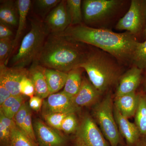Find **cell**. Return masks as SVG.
I'll return each instance as SVG.
<instances>
[{"mask_svg":"<svg viewBox=\"0 0 146 146\" xmlns=\"http://www.w3.org/2000/svg\"><path fill=\"white\" fill-rule=\"evenodd\" d=\"M30 110V109L29 106L27 103H24L13 118V119L16 123V126L21 130L23 129L25 119Z\"/></svg>","mask_w":146,"mask_h":146,"instance_id":"obj_32","label":"cell"},{"mask_svg":"<svg viewBox=\"0 0 146 146\" xmlns=\"http://www.w3.org/2000/svg\"><path fill=\"white\" fill-rule=\"evenodd\" d=\"M132 63L142 70L146 69V40L143 42H138Z\"/></svg>","mask_w":146,"mask_h":146,"instance_id":"obj_25","label":"cell"},{"mask_svg":"<svg viewBox=\"0 0 146 146\" xmlns=\"http://www.w3.org/2000/svg\"><path fill=\"white\" fill-rule=\"evenodd\" d=\"M135 123L141 136H146V94H139L138 106L134 115Z\"/></svg>","mask_w":146,"mask_h":146,"instance_id":"obj_22","label":"cell"},{"mask_svg":"<svg viewBox=\"0 0 146 146\" xmlns=\"http://www.w3.org/2000/svg\"><path fill=\"white\" fill-rule=\"evenodd\" d=\"M72 112H56L43 115L44 119L50 126L57 129H60L62 122Z\"/></svg>","mask_w":146,"mask_h":146,"instance_id":"obj_27","label":"cell"},{"mask_svg":"<svg viewBox=\"0 0 146 146\" xmlns=\"http://www.w3.org/2000/svg\"><path fill=\"white\" fill-rule=\"evenodd\" d=\"M33 126L36 140L40 146H63L65 144V139L63 136L42 120H35Z\"/></svg>","mask_w":146,"mask_h":146,"instance_id":"obj_12","label":"cell"},{"mask_svg":"<svg viewBox=\"0 0 146 146\" xmlns=\"http://www.w3.org/2000/svg\"><path fill=\"white\" fill-rule=\"evenodd\" d=\"M136 146H146V139L139 140Z\"/></svg>","mask_w":146,"mask_h":146,"instance_id":"obj_40","label":"cell"},{"mask_svg":"<svg viewBox=\"0 0 146 146\" xmlns=\"http://www.w3.org/2000/svg\"><path fill=\"white\" fill-rule=\"evenodd\" d=\"M12 131L0 121L1 146H11V138Z\"/></svg>","mask_w":146,"mask_h":146,"instance_id":"obj_33","label":"cell"},{"mask_svg":"<svg viewBox=\"0 0 146 146\" xmlns=\"http://www.w3.org/2000/svg\"><path fill=\"white\" fill-rule=\"evenodd\" d=\"M28 74L25 68L7 67L0 65V83L2 84L12 96H19L20 84L24 76Z\"/></svg>","mask_w":146,"mask_h":146,"instance_id":"obj_10","label":"cell"},{"mask_svg":"<svg viewBox=\"0 0 146 146\" xmlns=\"http://www.w3.org/2000/svg\"><path fill=\"white\" fill-rule=\"evenodd\" d=\"M11 146H36V144L16 126L11 131Z\"/></svg>","mask_w":146,"mask_h":146,"instance_id":"obj_24","label":"cell"},{"mask_svg":"<svg viewBox=\"0 0 146 146\" xmlns=\"http://www.w3.org/2000/svg\"><path fill=\"white\" fill-rule=\"evenodd\" d=\"M114 102L109 93L94 105L93 115L95 121L100 126V130L110 146H118L121 136L115 120Z\"/></svg>","mask_w":146,"mask_h":146,"instance_id":"obj_5","label":"cell"},{"mask_svg":"<svg viewBox=\"0 0 146 146\" xmlns=\"http://www.w3.org/2000/svg\"><path fill=\"white\" fill-rule=\"evenodd\" d=\"M21 96H11L9 97L1 105L0 110L2 111L3 114L7 112L10 109V108L15 103V102L18 100L19 97Z\"/></svg>","mask_w":146,"mask_h":146,"instance_id":"obj_36","label":"cell"},{"mask_svg":"<svg viewBox=\"0 0 146 146\" xmlns=\"http://www.w3.org/2000/svg\"><path fill=\"white\" fill-rule=\"evenodd\" d=\"M13 40L11 38L0 39V65H7L13 50Z\"/></svg>","mask_w":146,"mask_h":146,"instance_id":"obj_26","label":"cell"},{"mask_svg":"<svg viewBox=\"0 0 146 146\" xmlns=\"http://www.w3.org/2000/svg\"><path fill=\"white\" fill-rule=\"evenodd\" d=\"M79 108L73 102L72 99L63 91L50 94L44 101L42 106L43 115L56 112H72L75 113Z\"/></svg>","mask_w":146,"mask_h":146,"instance_id":"obj_11","label":"cell"},{"mask_svg":"<svg viewBox=\"0 0 146 146\" xmlns=\"http://www.w3.org/2000/svg\"><path fill=\"white\" fill-rule=\"evenodd\" d=\"M75 146H86L81 142V141L79 140L78 139H77L75 145Z\"/></svg>","mask_w":146,"mask_h":146,"instance_id":"obj_41","label":"cell"},{"mask_svg":"<svg viewBox=\"0 0 146 146\" xmlns=\"http://www.w3.org/2000/svg\"><path fill=\"white\" fill-rule=\"evenodd\" d=\"M0 121L2 122L11 131L13 130L17 126L14 120L6 117L1 110H0Z\"/></svg>","mask_w":146,"mask_h":146,"instance_id":"obj_38","label":"cell"},{"mask_svg":"<svg viewBox=\"0 0 146 146\" xmlns=\"http://www.w3.org/2000/svg\"><path fill=\"white\" fill-rule=\"evenodd\" d=\"M20 92L21 95L32 98L35 95V88L28 74L24 76L20 84Z\"/></svg>","mask_w":146,"mask_h":146,"instance_id":"obj_30","label":"cell"},{"mask_svg":"<svg viewBox=\"0 0 146 146\" xmlns=\"http://www.w3.org/2000/svg\"><path fill=\"white\" fill-rule=\"evenodd\" d=\"M75 113L69 114L62 122L60 129L66 133H72L77 131L79 124Z\"/></svg>","mask_w":146,"mask_h":146,"instance_id":"obj_29","label":"cell"},{"mask_svg":"<svg viewBox=\"0 0 146 146\" xmlns=\"http://www.w3.org/2000/svg\"><path fill=\"white\" fill-rule=\"evenodd\" d=\"M24 103V98L21 95L19 97L18 100L15 102V103L10 108V109L8 111L4 114L7 117L13 119L14 116L19 111Z\"/></svg>","mask_w":146,"mask_h":146,"instance_id":"obj_34","label":"cell"},{"mask_svg":"<svg viewBox=\"0 0 146 146\" xmlns=\"http://www.w3.org/2000/svg\"><path fill=\"white\" fill-rule=\"evenodd\" d=\"M103 50L87 51L80 67L86 71L89 80L102 94L118 83L121 73L119 62Z\"/></svg>","mask_w":146,"mask_h":146,"instance_id":"obj_3","label":"cell"},{"mask_svg":"<svg viewBox=\"0 0 146 146\" xmlns=\"http://www.w3.org/2000/svg\"><path fill=\"white\" fill-rule=\"evenodd\" d=\"M142 70L133 66L122 74L118 81L115 96L136 92L141 84Z\"/></svg>","mask_w":146,"mask_h":146,"instance_id":"obj_13","label":"cell"},{"mask_svg":"<svg viewBox=\"0 0 146 146\" xmlns=\"http://www.w3.org/2000/svg\"><path fill=\"white\" fill-rule=\"evenodd\" d=\"M32 1L30 0H17L16 5L18 9V29L13 39V49L17 46L26 25L27 17L30 9Z\"/></svg>","mask_w":146,"mask_h":146,"instance_id":"obj_21","label":"cell"},{"mask_svg":"<svg viewBox=\"0 0 146 146\" xmlns=\"http://www.w3.org/2000/svg\"><path fill=\"white\" fill-rule=\"evenodd\" d=\"M120 0H84L82 2L83 22L93 24L106 20L119 9Z\"/></svg>","mask_w":146,"mask_h":146,"instance_id":"obj_6","label":"cell"},{"mask_svg":"<svg viewBox=\"0 0 146 146\" xmlns=\"http://www.w3.org/2000/svg\"><path fill=\"white\" fill-rule=\"evenodd\" d=\"M12 95L2 83H0V106Z\"/></svg>","mask_w":146,"mask_h":146,"instance_id":"obj_39","label":"cell"},{"mask_svg":"<svg viewBox=\"0 0 146 146\" xmlns=\"http://www.w3.org/2000/svg\"><path fill=\"white\" fill-rule=\"evenodd\" d=\"M80 44L60 35L50 34L37 61L45 68L68 73L80 67L85 58L87 51Z\"/></svg>","mask_w":146,"mask_h":146,"instance_id":"obj_2","label":"cell"},{"mask_svg":"<svg viewBox=\"0 0 146 146\" xmlns=\"http://www.w3.org/2000/svg\"><path fill=\"white\" fill-rule=\"evenodd\" d=\"M49 35L44 21L37 17L33 18L30 30L23 38L18 52L11 58L12 67L25 68L37 61Z\"/></svg>","mask_w":146,"mask_h":146,"instance_id":"obj_4","label":"cell"},{"mask_svg":"<svg viewBox=\"0 0 146 146\" xmlns=\"http://www.w3.org/2000/svg\"><path fill=\"white\" fill-rule=\"evenodd\" d=\"M146 25V1L132 0L125 16L121 18L115 28L125 30L136 36L143 33Z\"/></svg>","mask_w":146,"mask_h":146,"instance_id":"obj_7","label":"cell"},{"mask_svg":"<svg viewBox=\"0 0 146 146\" xmlns=\"http://www.w3.org/2000/svg\"><path fill=\"white\" fill-rule=\"evenodd\" d=\"M114 112L120 134L125 139L128 146L136 145L141 136L137 126L124 117L115 106Z\"/></svg>","mask_w":146,"mask_h":146,"instance_id":"obj_15","label":"cell"},{"mask_svg":"<svg viewBox=\"0 0 146 146\" xmlns=\"http://www.w3.org/2000/svg\"><path fill=\"white\" fill-rule=\"evenodd\" d=\"M139 94L136 92L115 96L114 106L126 118L134 116L138 106Z\"/></svg>","mask_w":146,"mask_h":146,"instance_id":"obj_17","label":"cell"},{"mask_svg":"<svg viewBox=\"0 0 146 146\" xmlns=\"http://www.w3.org/2000/svg\"><path fill=\"white\" fill-rule=\"evenodd\" d=\"M18 13L16 1H2L0 5L1 23L8 26L18 27Z\"/></svg>","mask_w":146,"mask_h":146,"instance_id":"obj_19","label":"cell"},{"mask_svg":"<svg viewBox=\"0 0 146 146\" xmlns=\"http://www.w3.org/2000/svg\"><path fill=\"white\" fill-rule=\"evenodd\" d=\"M143 34L144 36V38H145V39H146V25L145 28V31H144Z\"/></svg>","mask_w":146,"mask_h":146,"instance_id":"obj_43","label":"cell"},{"mask_svg":"<svg viewBox=\"0 0 146 146\" xmlns=\"http://www.w3.org/2000/svg\"><path fill=\"white\" fill-rule=\"evenodd\" d=\"M43 67L50 95L55 94L65 86L68 78V73Z\"/></svg>","mask_w":146,"mask_h":146,"instance_id":"obj_18","label":"cell"},{"mask_svg":"<svg viewBox=\"0 0 146 146\" xmlns=\"http://www.w3.org/2000/svg\"><path fill=\"white\" fill-rule=\"evenodd\" d=\"M43 68L38 61H35L28 70V76L34 84L35 96L44 99L48 98L50 94Z\"/></svg>","mask_w":146,"mask_h":146,"instance_id":"obj_16","label":"cell"},{"mask_svg":"<svg viewBox=\"0 0 146 146\" xmlns=\"http://www.w3.org/2000/svg\"><path fill=\"white\" fill-rule=\"evenodd\" d=\"M77 139L86 146H109L95 120L86 115L82 118L76 131Z\"/></svg>","mask_w":146,"mask_h":146,"instance_id":"obj_8","label":"cell"},{"mask_svg":"<svg viewBox=\"0 0 146 146\" xmlns=\"http://www.w3.org/2000/svg\"><path fill=\"white\" fill-rule=\"evenodd\" d=\"M73 42L88 44L111 55L119 62L132 63L138 41L128 32L117 33L81 24L70 26L61 34Z\"/></svg>","mask_w":146,"mask_h":146,"instance_id":"obj_1","label":"cell"},{"mask_svg":"<svg viewBox=\"0 0 146 146\" xmlns=\"http://www.w3.org/2000/svg\"><path fill=\"white\" fill-rule=\"evenodd\" d=\"M102 94L90 80L84 78L79 91L72 99L73 102L79 108L95 105L100 101Z\"/></svg>","mask_w":146,"mask_h":146,"instance_id":"obj_14","label":"cell"},{"mask_svg":"<svg viewBox=\"0 0 146 146\" xmlns=\"http://www.w3.org/2000/svg\"><path fill=\"white\" fill-rule=\"evenodd\" d=\"M13 33L8 25L0 22V39L11 38Z\"/></svg>","mask_w":146,"mask_h":146,"instance_id":"obj_37","label":"cell"},{"mask_svg":"<svg viewBox=\"0 0 146 146\" xmlns=\"http://www.w3.org/2000/svg\"><path fill=\"white\" fill-rule=\"evenodd\" d=\"M22 131L32 141L36 144L37 140L35 132L34 126L32 121V115L31 110L25 119Z\"/></svg>","mask_w":146,"mask_h":146,"instance_id":"obj_31","label":"cell"},{"mask_svg":"<svg viewBox=\"0 0 146 146\" xmlns=\"http://www.w3.org/2000/svg\"><path fill=\"white\" fill-rule=\"evenodd\" d=\"M43 99L36 96H34L30 98L29 105L32 109L35 111H39L43 106Z\"/></svg>","mask_w":146,"mask_h":146,"instance_id":"obj_35","label":"cell"},{"mask_svg":"<svg viewBox=\"0 0 146 146\" xmlns=\"http://www.w3.org/2000/svg\"><path fill=\"white\" fill-rule=\"evenodd\" d=\"M44 23L50 34L59 35L65 31L71 25L66 1H61L48 14Z\"/></svg>","mask_w":146,"mask_h":146,"instance_id":"obj_9","label":"cell"},{"mask_svg":"<svg viewBox=\"0 0 146 146\" xmlns=\"http://www.w3.org/2000/svg\"><path fill=\"white\" fill-rule=\"evenodd\" d=\"M144 90L146 92V76L144 82Z\"/></svg>","mask_w":146,"mask_h":146,"instance_id":"obj_42","label":"cell"},{"mask_svg":"<svg viewBox=\"0 0 146 146\" xmlns=\"http://www.w3.org/2000/svg\"><path fill=\"white\" fill-rule=\"evenodd\" d=\"M61 0H36L35 7L41 16H46L61 2Z\"/></svg>","mask_w":146,"mask_h":146,"instance_id":"obj_28","label":"cell"},{"mask_svg":"<svg viewBox=\"0 0 146 146\" xmlns=\"http://www.w3.org/2000/svg\"><path fill=\"white\" fill-rule=\"evenodd\" d=\"M81 0H67L66 7L71 21V25L83 24V18Z\"/></svg>","mask_w":146,"mask_h":146,"instance_id":"obj_23","label":"cell"},{"mask_svg":"<svg viewBox=\"0 0 146 146\" xmlns=\"http://www.w3.org/2000/svg\"><path fill=\"white\" fill-rule=\"evenodd\" d=\"M84 70L81 67L74 68L68 73V76L63 92L73 99L78 93L83 77L82 73Z\"/></svg>","mask_w":146,"mask_h":146,"instance_id":"obj_20","label":"cell"}]
</instances>
